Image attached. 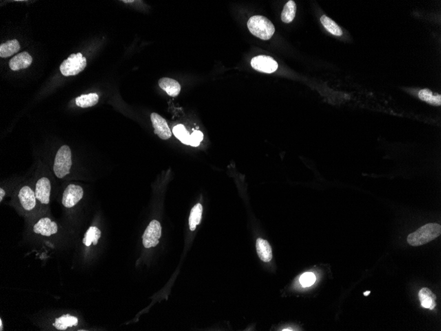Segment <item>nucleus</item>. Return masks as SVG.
Returning <instances> with one entry per match:
<instances>
[{"mask_svg": "<svg viewBox=\"0 0 441 331\" xmlns=\"http://www.w3.org/2000/svg\"><path fill=\"white\" fill-rule=\"evenodd\" d=\"M441 233V226L437 224H428L420 228L416 232L408 235V242L411 246H423L434 240Z\"/></svg>", "mask_w": 441, "mask_h": 331, "instance_id": "f257e3e1", "label": "nucleus"}, {"mask_svg": "<svg viewBox=\"0 0 441 331\" xmlns=\"http://www.w3.org/2000/svg\"><path fill=\"white\" fill-rule=\"evenodd\" d=\"M247 25L250 32L261 39H270L275 33L273 23L263 16H253L248 20Z\"/></svg>", "mask_w": 441, "mask_h": 331, "instance_id": "f03ea898", "label": "nucleus"}, {"mask_svg": "<svg viewBox=\"0 0 441 331\" xmlns=\"http://www.w3.org/2000/svg\"><path fill=\"white\" fill-rule=\"evenodd\" d=\"M72 166L71 151L68 146L64 145L58 149L54 162V174L58 178L62 179L69 174Z\"/></svg>", "mask_w": 441, "mask_h": 331, "instance_id": "7ed1b4c3", "label": "nucleus"}, {"mask_svg": "<svg viewBox=\"0 0 441 331\" xmlns=\"http://www.w3.org/2000/svg\"><path fill=\"white\" fill-rule=\"evenodd\" d=\"M87 66V60L82 53L72 54L67 59L64 60L60 69L64 76H76L82 72Z\"/></svg>", "mask_w": 441, "mask_h": 331, "instance_id": "20e7f679", "label": "nucleus"}, {"mask_svg": "<svg viewBox=\"0 0 441 331\" xmlns=\"http://www.w3.org/2000/svg\"><path fill=\"white\" fill-rule=\"evenodd\" d=\"M162 226L157 220L151 221L143 235V244L146 248H153L158 245L162 237Z\"/></svg>", "mask_w": 441, "mask_h": 331, "instance_id": "39448f33", "label": "nucleus"}, {"mask_svg": "<svg viewBox=\"0 0 441 331\" xmlns=\"http://www.w3.org/2000/svg\"><path fill=\"white\" fill-rule=\"evenodd\" d=\"M83 189L81 186L69 184L62 195V205L66 208H73L83 199Z\"/></svg>", "mask_w": 441, "mask_h": 331, "instance_id": "423d86ee", "label": "nucleus"}, {"mask_svg": "<svg viewBox=\"0 0 441 331\" xmlns=\"http://www.w3.org/2000/svg\"><path fill=\"white\" fill-rule=\"evenodd\" d=\"M251 66L259 72L272 74L277 70L278 65L276 60L270 56L260 55L251 60Z\"/></svg>", "mask_w": 441, "mask_h": 331, "instance_id": "0eeeda50", "label": "nucleus"}, {"mask_svg": "<svg viewBox=\"0 0 441 331\" xmlns=\"http://www.w3.org/2000/svg\"><path fill=\"white\" fill-rule=\"evenodd\" d=\"M17 199L21 208L25 211L31 212L35 208L36 200L35 192L29 186H23L20 188L17 194Z\"/></svg>", "mask_w": 441, "mask_h": 331, "instance_id": "6e6552de", "label": "nucleus"}, {"mask_svg": "<svg viewBox=\"0 0 441 331\" xmlns=\"http://www.w3.org/2000/svg\"><path fill=\"white\" fill-rule=\"evenodd\" d=\"M51 182L47 177L38 179L35 186L36 198L42 204L48 205L50 203Z\"/></svg>", "mask_w": 441, "mask_h": 331, "instance_id": "1a4fd4ad", "label": "nucleus"}, {"mask_svg": "<svg viewBox=\"0 0 441 331\" xmlns=\"http://www.w3.org/2000/svg\"><path fill=\"white\" fill-rule=\"evenodd\" d=\"M151 120L155 134L164 140L171 138L172 132L164 118L157 113H153L151 115Z\"/></svg>", "mask_w": 441, "mask_h": 331, "instance_id": "9d476101", "label": "nucleus"}, {"mask_svg": "<svg viewBox=\"0 0 441 331\" xmlns=\"http://www.w3.org/2000/svg\"><path fill=\"white\" fill-rule=\"evenodd\" d=\"M58 231V224L47 217L40 219L33 227L34 233L40 234L45 237H50L57 233Z\"/></svg>", "mask_w": 441, "mask_h": 331, "instance_id": "9b49d317", "label": "nucleus"}, {"mask_svg": "<svg viewBox=\"0 0 441 331\" xmlns=\"http://www.w3.org/2000/svg\"><path fill=\"white\" fill-rule=\"evenodd\" d=\"M32 62V56L27 52H23L12 58L9 65L13 71H17L30 66Z\"/></svg>", "mask_w": 441, "mask_h": 331, "instance_id": "f8f14e48", "label": "nucleus"}, {"mask_svg": "<svg viewBox=\"0 0 441 331\" xmlns=\"http://www.w3.org/2000/svg\"><path fill=\"white\" fill-rule=\"evenodd\" d=\"M159 85L165 91L168 96L172 98L178 96L180 92L181 86L180 83L173 79L163 78L159 80Z\"/></svg>", "mask_w": 441, "mask_h": 331, "instance_id": "ddd939ff", "label": "nucleus"}, {"mask_svg": "<svg viewBox=\"0 0 441 331\" xmlns=\"http://www.w3.org/2000/svg\"><path fill=\"white\" fill-rule=\"evenodd\" d=\"M256 250H257L258 255L260 259L263 262H270L272 259V249L271 248L270 243L266 240L261 238H259L256 241Z\"/></svg>", "mask_w": 441, "mask_h": 331, "instance_id": "4468645a", "label": "nucleus"}, {"mask_svg": "<svg viewBox=\"0 0 441 331\" xmlns=\"http://www.w3.org/2000/svg\"><path fill=\"white\" fill-rule=\"evenodd\" d=\"M78 317L69 314H65L62 315L61 317L56 318L54 323H53V326L58 330L65 331L67 328L76 327L78 325Z\"/></svg>", "mask_w": 441, "mask_h": 331, "instance_id": "2eb2a0df", "label": "nucleus"}, {"mask_svg": "<svg viewBox=\"0 0 441 331\" xmlns=\"http://www.w3.org/2000/svg\"><path fill=\"white\" fill-rule=\"evenodd\" d=\"M419 298L421 305L424 308L433 310L436 306V296L429 288H422L419 293Z\"/></svg>", "mask_w": 441, "mask_h": 331, "instance_id": "dca6fc26", "label": "nucleus"}, {"mask_svg": "<svg viewBox=\"0 0 441 331\" xmlns=\"http://www.w3.org/2000/svg\"><path fill=\"white\" fill-rule=\"evenodd\" d=\"M20 44L17 40L14 39L7 41L0 45V56L7 58L12 56L20 50Z\"/></svg>", "mask_w": 441, "mask_h": 331, "instance_id": "f3484780", "label": "nucleus"}, {"mask_svg": "<svg viewBox=\"0 0 441 331\" xmlns=\"http://www.w3.org/2000/svg\"><path fill=\"white\" fill-rule=\"evenodd\" d=\"M99 96L98 93H91L89 94L82 95L76 99L77 106L82 108L93 107L98 104Z\"/></svg>", "mask_w": 441, "mask_h": 331, "instance_id": "a211bd4d", "label": "nucleus"}, {"mask_svg": "<svg viewBox=\"0 0 441 331\" xmlns=\"http://www.w3.org/2000/svg\"><path fill=\"white\" fill-rule=\"evenodd\" d=\"M100 236H101V232L98 227L91 226L85 233L83 243L87 247H90L92 243L94 246H97Z\"/></svg>", "mask_w": 441, "mask_h": 331, "instance_id": "6ab92c4d", "label": "nucleus"}, {"mask_svg": "<svg viewBox=\"0 0 441 331\" xmlns=\"http://www.w3.org/2000/svg\"><path fill=\"white\" fill-rule=\"evenodd\" d=\"M203 208L202 204H197L194 206L190 212L189 217L190 230L195 231L197 225L201 222L202 219Z\"/></svg>", "mask_w": 441, "mask_h": 331, "instance_id": "aec40b11", "label": "nucleus"}, {"mask_svg": "<svg viewBox=\"0 0 441 331\" xmlns=\"http://www.w3.org/2000/svg\"><path fill=\"white\" fill-rule=\"evenodd\" d=\"M296 5L294 1H289L283 7L281 13V20L285 23H290L294 21L295 17Z\"/></svg>", "mask_w": 441, "mask_h": 331, "instance_id": "412c9836", "label": "nucleus"}, {"mask_svg": "<svg viewBox=\"0 0 441 331\" xmlns=\"http://www.w3.org/2000/svg\"><path fill=\"white\" fill-rule=\"evenodd\" d=\"M320 21L324 27L333 35L341 36L343 34L341 28L338 26V25L327 16H322L320 18Z\"/></svg>", "mask_w": 441, "mask_h": 331, "instance_id": "4be33fe9", "label": "nucleus"}, {"mask_svg": "<svg viewBox=\"0 0 441 331\" xmlns=\"http://www.w3.org/2000/svg\"><path fill=\"white\" fill-rule=\"evenodd\" d=\"M420 99L435 105H441V96L439 94H433L429 89H424L420 91L418 94Z\"/></svg>", "mask_w": 441, "mask_h": 331, "instance_id": "5701e85b", "label": "nucleus"}, {"mask_svg": "<svg viewBox=\"0 0 441 331\" xmlns=\"http://www.w3.org/2000/svg\"><path fill=\"white\" fill-rule=\"evenodd\" d=\"M173 131L174 135H175L182 143L186 144V145H191L190 134L184 125H182V124H179V125L176 126V127L173 128Z\"/></svg>", "mask_w": 441, "mask_h": 331, "instance_id": "b1692460", "label": "nucleus"}, {"mask_svg": "<svg viewBox=\"0 0 441 331\" xmlns=\"http://www.w3.org/2000/svg\"><path fill=\"white\" fill-rule=\"evenodd\" d=\"M316 280V276L312 272H306L300 277V283L303 287L312 286Z\"/></svg>", "mask_w": 441, "mask_h": 331, "instance_id": "393cba45", "label": "nucleus"}, {"mask_svg": "<svg viewBox=\"0 0 441 331\" xmlns=\"http://www.w3.org/2000/svg\"><path fill=\"white\" fill-rule=\"evenodd\" d=\"M204 138V134L201 131H195L193 132L192 134H190V139H191V146L197 147Z\"/></svg>", "mask_w": 441, "mask_h": 331, "instance_id": "a878e982", "label": "nucleus"}, {"mask_svg": "<svg viewBox=\"0 0 441 331\" xmlns=\"http://www.w3.org/2000/svg\"><path fill=\"white\" fill-rule=\"evenodd\" d=\"M5 196V191L2 188H0V202H2L3 198Z\"/></svg>", "mask_w": 441, "mask_h": 331, "instance_id": "bb28decb", "label": "nucleus"}, {"mask_svg": "<svg viewBox=\"0 0 441 331\" xmlns=\"http://www.w3.org/2000/svg\"><path fill=\"white\" fill-rule=\"evenodd\" d=\"M3 325L2 319H0V331H2L3 330Z\"/></svg>", "mask_w": 441, "mask_h": 331, "instance_id": "cd10ccee", "label": "nucleus"}, {"mask_svg": "<svg viewBox=\"0 0 441 331\" xmlns=\"http://www.w3.org/2000/svg\"><path fill=\"white\" fill-rule=\"evenodd\" d=\"M370 293H371V292H369V291H367V292H365V293H364L363 294H364V296H369V294H370Z\"/></svg>", "mask_w": 441, "mask_h": 331, "instance_id": "c85d7f7f", "label": "nucleus"}, {"mask_svg": "<svg viewBox=\"0 0 441 331\" xmlns=\"http://www.w3.org/2000/svg\"><path fill=\"white\" fill-rule=\"evenodd\" d=\"M124 3H131L133 2V1H123Z\"/></svg>", "mask_w": 441, "mask_h": 331, "instance_id": "c756f323", "label": "nucleus"}]
</instances>
